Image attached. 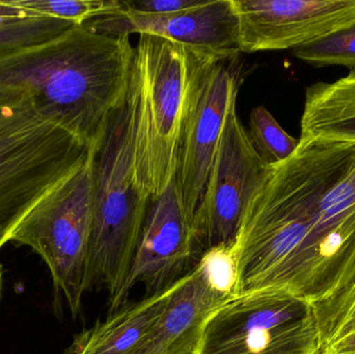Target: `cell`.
Listing matches in <instances>:
<instances>
[{"label":"cell","instance_id":"3957f363","mask_svg":"<svg viewBox=\"0 0 355 354\" xmlns=\"http://www.w3.org/2000/svg\"><path fill=\"white\" fill-rule=\"evenodd\" d=\"M139 97V70L133 57L126 96L92 154L93 224L85 288L104 285L110 308L126 284L151 203L135 170Z\"/></svg>","mask_w":355,"mask_h":354},{"label":"cell","instance_id":"2e32d148","mask_svg":"<svg viewBox=\"0 0 355 354\" xmlns=\"http://www.w3.org/2000/svg\"><path fill=\"white\" fill-rule=\"evenodd\" d=\"M312 308L317 354H355V278Z\"/></svg>","mask_w":355,"mask_h":354},{"label":"cell","instance_id":"7a4b0ae2","mask_svg":"<svg viewBox=\"0 0 355 354\" xmlns=\"http://www.w3.org/2000/svg\"><path fill=\"white\" fill-rule=\"evenodd\" d=\"M135 47L77 25L0 60V107L27 104L95 148L129 87Z\"/></svg>","mask_w":355,"mask_h":354},{"label":"cell","instance_id":"5bb4252c","mask_svg":"<svg viewBox=\"0 0 355 354\" xmlns=\"http://www.w3.org/2000/svg\"><path fill=\"white\" fill-rule=\"evenodd\" d=\"M175 284L126 305L75 335L64 354H135L164 314Z\"/></svg>","mask_w":355,"mask_h":354},{"label":"cell","instance_id":"8992f818","mask_svg":"<svg viewBox=\"0 0 355 354\" xmlns=\"http://www.w3.org/2000/svg\"><path fill=\"white\" fill-rule=\"evenodd\" d=\"M93 154V153H92ZM93 224V175L89 161L46 193L20 220L8 241L33 249L45 262L56 295L73 318L87 292V258Z\"/></svg>","mask_w":355,"mask_h":354},{"label":"cell","instance_id":"52a82bcc","mask_svg":"<svg viewBox=\"0 0 355 354\" xmlns=\"http://www.w3.org/2000/svg\"><path fill=\"white\" fill-rule=\"evenodd\" d=\"M240 52L210 55L190 48V76L178 148V197L194 220L230 110L243 82Z\"/></svg>","mask_w":355,"mask_h":354},{"label":"cell","instance_id":"7402d4cb","mask_svg":"<svg viewBox=\"0 0 355 354\" xmlns=\"http://www.w3.org/2000/svg\"><path fill=\"white\" fill-rule=\"evenodd\" d=\"M39 16L35 12L22 8L12 6L6 1H0V23L10 22V21L19 20V19L28 18V17Z\"/></svg>","mask_w":355,"mask_h":354},{"label":"cell","instance_id":"e0dca14e","mask_svg":"<svg viewBox=\"0 0 355 354\" xmlns=\"http://www.w3.org/2000/svg\"><path fill=\"white\" fill-rule=\"evenodd\" d=\"M75 26L70 21L47 16L0 23V60L54 41Z\"/></svg>","mask_w":355,"mask_h":354},{"label":"cell","instance_id":"5b68a950","mask_svg":"<svg viewBox=\"0 0 355 354\" xmlns=\"http://www.w3.org/2000/svg\"><path fill=\"white\" fill-rule=\"evenodd\" d=\"M135 60L139 76L135 170L152 201L164 193L176 172L189 87L190 48L164 37L141 35Z\"/></svg>","mask_w":355,"mask_h":354},{"label":"cell","instance_id":"7c38bea8","mask_svg":"<svg viewBox=\"0 0 355 354\" xmlns=\"http://www.w3.org/2000/svg\"><path fill=\"white\" fill-rule=\"evenodd\" d=\"M83 25L110 37L156 35L210 55L240 52L233 0H208L202 6L172 14L118 12L98 17Z\"/></svg>","mask_w":355,"mask_h":354},{"label":"cell","instance_id":"4fadbf2b","mask_svg":"<svg viewBox=\"0 0 355 354\" xmlns=\"http://www.w3.org/2000/svg\"><path fill=\"white\" fill-rule=\"evenodd\" d=\"M233 297L198 259L175 284L159 321L135 354H196L207 320Z\"/></svg>","mask_w":355,"mask_h":354},{"label":"cell","instance_id":"9c48e42d","mask_svg":"<svg viewBox=\"0 0 355 354\" xmlns=\"http://www.w3.org/2000/svg\"><path fill=\"white\" fill-rule=\"evenodd\" d=\"M227 114L193 227L200 256L236 240L244 214L268 175L269 168L248 137L237 114Z\"/></svg>","mask_w":355,"mask_h":354},{"label":"cell","instance_id":"277c9868","mask_svg":"<svg viewBox=\"0 0 355 354\" xmlns=\"http://www.w3.org/2000/svg\"><path fill=\"white\" fill-rule=\"evenodd\" d=\"M92 153L93 148L31 105L0 107V249L27 212Z\"/></svg>","mask_w":355,"mask_h":354},{"label":"cell","instance_id":"44dd1931","mask_svg":"<svg viewBox=\"0 0 355 354\" xmlns=\"http://www.w3.org/2000/svg\"><path fill=\"white\" fill-rule=\"evenodd\" d=\"M122 10L126 14H172L202 6L208 0H121Z\"/></svg>","mask_w":355,"mask_h":354},{"label":"cell","instance_id":"6da1fadb","mask_svg":"<svg viewBox=\"0 0 355 354\" xmlns=\"http://www.w3.org/2000/svg\"><path fill=\"white\" fill-rule=\"evenodd\" d=\"M236 295L318 303L355 278V143L300 141L268 175L233 243Z\"/></svg>","mask_w":355,"mask_h":354},{"label":"cell","instance_id":"d6986e66","mask_svg":"<svg viewBox=\"0 0 355 354\" xmlns=\"http://www.w3.org/2000/svg\"><path fill=\"white\" fill-rule=\"evenodd\" d=\"M12 6L83 25L93 19L121 12V0H4Z\"/></svg>","mask_w":355,"mask_h":354},{"label":"cell","instance_id":"ba28073f","mask_svg":"<svg viewBox=\"0 0 355 354\" xmlns=\"http://www.w3.org/2000/svg\"><path fill=\"white\" fill-rule=\"evenodd\" d=\"M311 303L279 291L238 294L205 324L196 354H317Z\"/></svg>","mask_w":355,"mask_h":354},{"label":"cell","instance_id":"603a6c76","mask_svg":"<svg viewBox=\"0 0 355 354\" xmlns=\"http://www.w3.org/2000/svg\"><path fill=\"white\" fill-rule=\"evenodd\" d=\"M3 269H2L1 263H0V299H1V292H2V280H3Z\"/></svg>","mask_w":355,"mask_h":354},{"label":"cell","instance_id":"9a60e30c","mask_svg":"<svg viewBox=\"0 0 355 354\" xmlns=\"http://www.w3.org/2000/svg\"><path fill=\"white\" fill-rule=\"evenodd\" d=\"M300 141L355 143V69L334 82L306 87Z\"/></svg>","mask_w":355,"mask_h":354},{"label":"cell","instance_id":"8fae6325","mask_svg":"<svg viewBox=\"0 0 355 354\" xmlns=\"http://www.w3.org/2000/svg\"><path fill=\"white\" fill-rule=\"evenodd\" d=\"M196 254L200 257L193 220L180 203L174 178L150 203L128 278L110 313L128 303L137 285L145 286L146 297L168 290L194 267Z\"/></svg>","mask_w":355,"mask_h":354},{"label":"cell","instance_id":"30bf717a","mask_svg":"<svg viewBox=\"0 0 355 354\" xmlns=\"http://www.w3.org/2000/svg\"><path fill=\"white\" fill-rule=\"evenodd\" d=\"M240 52L294 50L355 22V0H233Z\"/></svg>","mask_w":355,"mask_h":354},{"label":"cell","instance_id":"ffe728a7","mask_svg":"<svg viewBox=\"0 0 355 354\" xmlns=\"http://www.w3.org/2000/svg\"><path fill=\"white\" fill-rule=\"evenodd\" d=\"M292 54L315 67L355 69V22L323 39L292 50Z\"/></svg>","mask_w":355,"mask_h":354},{"label":"cell","instance_id":"ac0fdd59","mask_svg":"<svg viewBox=\"0 0 355 354\" xmlns=\"http://www.w3.org/2000/svg\"><path fill=\"white\" fill-rule=\"evenodd\" d=\"M248 134L252 147L268 166L286 161L300 145V139L288 134L263 105L250 114Z\"/></svg>","mask_w":355,"mask_h":354}]
</instances>
